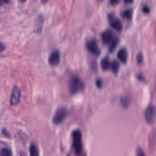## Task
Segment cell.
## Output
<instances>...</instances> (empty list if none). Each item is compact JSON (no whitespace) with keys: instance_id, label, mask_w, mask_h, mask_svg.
Instances as JSON below:
<instances>
[{"instance_id":"6da1fadb","label":"cell","mask_w":156,"mask_h":156,"mask_svg":"<svg viewBox=\"0 0 156 156\" xmlns=\"http://www.w3.org/2000/svg\"><path fill=\"white\" fill-rule=\"evenodd\" d=\"M73 146L75 151V153L77 156H80L82 153V141L81 131L77 129L73 132Z\"/></svg>"},{"instance_id":"7a4b0ae2","label":"cell","mask_w":156,"mask_h":156,"mask_svg":"<svg viewBox=\"0 0 156 156\" xmlns=\"http://www.w3.org/2000/svg\"><path fill=\"white\" fill-rule=\"evenodd\" d=\"M68 85L69 90L72 93H76L85 87L84 82L77 75H74L69 79Z\"/></svg>"},{"instance_id":"3957f363","label":"cell","mask_w":156,"mask_h":156,"mask_svg":"<svg viewBox=\"0 0 156 156\" xmlns=\"http://www.w3.org/2000/svg\"><path fill=\"white\" fill-rule=\"evenodd\" d=\"M67 115V109L65 107H58L53 116L52 121L55 124H59L65 119Z\"/></svg>"},{"instance_id":"277c9868","label":"cell","mask_w":156,"mask_h":156,"mask_svg":"<svg viewBox=\"0 0 156 156\" xmlns=\"http://www.w3.org/2000/svg\"><path fill=\"white\" fill-rule=\"evenodd\" d=\"M20 97H21L20 90L17 86H15L13 88L11 96H10V104L12 105H15L18 104L20 101Z\"/></svg>"},{"instance_id":"5b68a950","label":"cell","mask_w":156,"mask_h":156,"mask_svg":"<svg viewBox=\"0 0 156 156\" xmlns=\"http://www.w3.org/2000/svg\"><path fill=\"white\" fill-rule=\"evenodd\" d=\"M108 18L111 26L114 29L118 30H121L122 29V23L118 17H116L115 15L110 13L108 15Z\"/></svg>"},{"instance_id":"8992f818","label":"cell","mask_w":156,"mask_h":156,"mask_svg":"<svg viewBox=\"0 0 156 156\" xmlns=\"http://www.w3.org/2000/svg\"><path fill=\"white\" fill-rule=\"evenodd\" d=\"M155 117V109L154 105H149L145 111V118L146 121L151 123L154 121Z\"/></svg>"},{"instance_id":"52a82bcc","label":"cell","mask_w":156,"mask_h":156,"mask_svg":"<svg viewBox=\"0 0 156 156\" xmlns=\"http://www.w3.org/2000/svg\"><path fill=\"white\" fill-rule=\"evenodd\" d=\"M60 60V54L58 50H54L53 51L49 57V59H48V62L49 63L52 65V66H56L57 65Z\"/></svg>"},{"instance_id":"ba28073f","label":"cell","mask_w":156,"mask_h":156,"mask_svg":"<svg viewBox=\"0 0 156 156\" xmlns=\"http://www.w3.org/2000/svg\"><path fill=\"white\" fill-rule=\"evenodd\" d=\"M87 48L90 51L95 54H98L100 52L98 43L94 39H90L87 42Z\"/></svg>"},{"instance_id":"9c48e42d","label":"cell","mask_w":156,"mask_h":156,"mask_svg":"<svg viewBox=\"0 0 156 156\" xmlns=\"http://www.w3.org/2000/svg\"><path fill=\"white\" fill-rule=\"evenodd\" d=\"M113 38H114L113 32L110 29L105 30L102 34V41L105 43H110Z\"/></svg>"},{"instance_id":"30bf717a","label":"cell","mask_w":156,"mask_h":156,"mask_svg":"<svg viewBox=\"0 0 156 156\" xmlns=\"http://www.w3.org/2000/svg\"><path fill=\"white\" fill-rule=\"evenodd\" d=\"M44 23V18L42 15H39L36 19V32L40 33L43 29Z\"/></svg>"},{"instance_id":"8fae6325","label":"cell","mask_w":156,"mask_h":156,"mask_svg":"<svg viewBox=\"0 0 156 156\" xmlns=\"http://www.w3.org/2000/svg\"><path fill=\"white\" fill-rule=\"evenodd\" d=\"M117 55H118V57L122 62L125 63L127 61L128 54H127V51L125 48H121L118 51Z\"/></svg>"},{"instance_id":"7c38bea8","label":"cell","mask_w":156,"mask_h":156,"mask_svg":"<svg viewBox=\"0 0 156 156\" xmlns=\"http://www.w3.org/2000/svg\"><path fill=\"white\" fill-rule=\"evenodd\" d=\"M101 65L103 69L107 70L111 67V62L107 58H103L101 62Z\"/></svg>"},{"instance_id":"4fadbf2b","label":"cell","mask_w":156,"mask_h":156,"mask_svg":"<svg viewBox=\"0 0 156 156\" xmlns=\"http://www.w3.org/2000/svg\"><path fill=\"white\" fill-rule=\"evenodd\" d=\"M30 156H39L38 147L34 144H32L29 147Z\"/></svg>"},{"instance_id":"5bb4252c","label":"cell","mask_w":156,"mask_h":156,"mask_svg":"<svg viewBox=\"0 0 156 156\" xmlns=\"http://www.w3.org/2000/svg\"><path fill=\"white\" fill-rule=\"evenodd\" d=\"M119 63L116 60H113L111 63V68L113 72L116 73L119 68Z\"/></svg>"},{"instance_id":"9a60e30c","label":"cell","mask_w":156,"mask_h":156,"mask_svg":"<svg viewBox=\"0 0 156 156\" xmlns=\"http://www.w3.org/2000/svg\"><path fill=\"white\" fill-rule=\"evenodd\" d=\"M118 38L116 37H114V38H113V40L111 41L110 42V45L109 47V49L110 51H112L113 49H115V48L116 46V45L118 44Z\"/></svg>"},{"instance_id":"2e32d148","label":"cell","mask_w":156,"mask_h":156,"mask_svg":"<svg viewBox=\"0 0 156 156\" xmlns=\"http://www.w3.org/2000/svg\"><path fill=\"white\" fill-rule=\"evenodd\" d=\"M132 13L133 10L132 9H127L122 12V15L127 18H130L132 15Z\"/></svg>"},{"instance_id":"e0dca14e","label":"cell","mask_w":156,"mask_h":156,"mask_svg":"<svg viewBox=\"0 0 156 156\" xmlns=\"http://www.w3.org/2000/svg\"><path fill=\"white\" fill-rule=\"evenodd\" d=\"M0 156H11V151L8 148H2L0 151Z\"/></svg>"},{"instance_id":"ac0fdd59","label":"cell","mask_w":156,"mask_h":156,"mask_svg":"<svg viewBox=\"0 0 156 156\" xmlns=\"http://www.w3.org/2000/svg\"><path fill=\"white\" fill-rule=\"evenodd\" d=\"M136 156H146V155L145 154L144 152L140 147H138L137 149H136Z\"/></svg>"},{"instance_id":"d6986e66","label":"cell","mask_w":156,"mask_h":156,"mask_svg":"<svg viewBox=\"0 0 156 156\" xmlns=\"http://www.w3.org/2000/svg\"><path fill=\"white\" fill-rule=\"evenodd\" d=\"M136 60L138 63H141L143 60V55L141 53H138L136 56Z\"/></svg>"},{"instance_id":"ffe728a7","label":"cell","mask_w":156,"mask_h":156,"mask_svg":"<svg viewBox=\"0 0 156 156\" xmlns=\"http://www.w3.org/2000/svg\"><path fill=\"white\" fill-rule=\"evenodd\" d=\"M149 7L147 5H144L143 7V12H146V13H147L149 12Z\"/></svg>"},{"instance_id":"44dd1931","label":"cell","mask_w":156,"mask_h":156,"mask_svg":"<svg viewBox=\"0 0 156 156\" xmlns=\"http://www.w3.org/2000/svg\"><path fill=\"white\" fill-rule=\"evenodd\" d=\"M5 44H4L2 42L0 41V52H2L3 51H4V50H5Z\"/></svg>"},{"instance_id":"7402d4cb","label":"cell","mask_w":156,"mask_h":156,"mask_svg":"<svg viewBox=\"0 0 156 156\" xmlns=\"http://www.w3.org/2000/svg\"><path fill=\"white\" fill-rule=\"evenodd\" d=\"M2 132V133H3L4 135H5L6 136H8V137L10 136V134H9V133L8 132V131H7L6 129H3Z\"/></svg>"},{"instance_id":"603a6c76","label":"cell","mask_w":156,"mask_h":156,"mask_svg":"<svg viewBox=\"0 0 156 156\" xmlns=\"http://www.w3.org/2000/svg\"><path fill=\"white\" fill-rule=\"evenodd\" d=\"M96 85H97L98 87H101V85H102V80H101V79H98V80H96Z\"/></svg>"},{"instance_id":"cb8c5ba5","label":"cell","mask_w":156,"mask_h":156,"mask_svg":"<svg viewBox=\"0 0 156 156\" xmlns=\"http://www.w3.org/2000/svg\"><path fill=\"white\" fill-rule=\"evenodd\" d=\"M9 1H0V5H1L2 3L3 4H5V3H8Z\"/></svg>"}]
</instances>
